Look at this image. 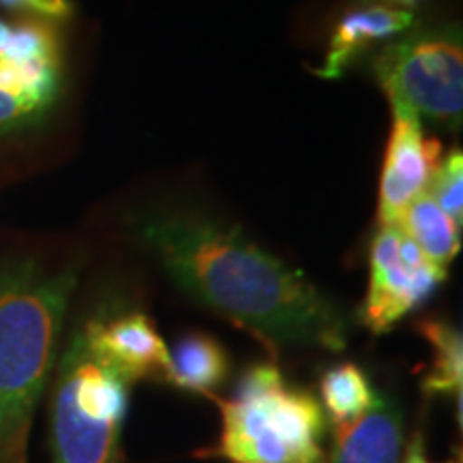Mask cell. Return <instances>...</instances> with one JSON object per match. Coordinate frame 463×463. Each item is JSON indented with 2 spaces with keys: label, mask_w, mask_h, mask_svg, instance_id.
I'll return each instance as SVG.
<instances>
[{
  "label": "cell",
  "mask_w": 463,
  "mask_h": 463,
  "mask_svg": "<svg viewBox=\"0 0 463 463\" xmlns=\"http://www.w3.org/2000/svg\"><path fill=\"white\" fill-rule=\"evenodd\" d=\"M137 236L178 288L270 344L345 350L344 311L300 270L266 253L239 228L161 215L146 219Z\"/></svg>",
  "instance_id": "1"
},
{
  "label": "cell",
  "mask_w": 463,
  "mask_h": 463,
  "mask_svg": "<svg viewBox=\"0 0 463 463\" xmlns=\"http://www.w3.org/2000/svg\"><path fill=\"white\" fill-rule=\"evenodd\" d=\"M73 270L22 264L0 275V455L17 449L54 367Z\"/></svg>",
  "instance_id": "2"
},
{
  "label": "cell",
  "mask_w": 463,
  "mask_h": 463,
  "mask_svg": "<svg viewBox=\"0 0 463 463\" xmlns=\"http://www.w3.org/2000/svg\"><path fill=\"white\" fill-rule=\"evenodd\" d=\"M217 457L230 463H326V419L309 391L289 386L273 363L247 369L234 399L222 402Z\"/></svg>",
  "instance_id": "3"
},
{
  "label": "cell",
  "mask_w": 463,
  "mask_h": 463,
  "mask_svg": "<svg viewBox=\"0 0 463 463\" xmlns=\"http://www.w3.org/2000/svg\"><path fill=\"white\" fill-rule=\"evenodd\" d=\"M129 382L75 333L61 361L52 405L54 463H120Z\"/></svg>",
  "instance_id": "4"
},
{
  "label": "cell",
  "mask_w": 463,
  "mask_h": 463,
  "mask_svg": "<svg viewBox=\"0 0 463 463\" xmlns=\"http://www.w3.org/2000/svg\"><path fill=\"white\" fill-rule=\"evenodd\" d=\"M372 71L389 97L416 118L457 131L463 116V42L457 26L410 28L372 58Z\"/></svg>",
  "instance_id": "5"
},
{
  "label": "cell",
  "mask_w": 463,
  "mask_h": 463,
  "mask_svg": "<svg viewBox=\"0 0 463 463\" xmlns=\"http://www.w3.org/2000/svg\"><path fill=\"white\" fill-rule=\"evenodd\" d=\"M444 279L447 269L433 264L397 225H380L369 253V288L358 317L373 335L389 333L431 298Z\"/></svg>",
  "instance_id": "6"
},
{
  "label": "cell",
  "mask_w": 463,
  "mask_h": 463,
  "mask_svg": "<svg viewBox=\"0 0 463 463\" xmlns=\"http://www.w3.org/2000/svg\"><path fill=\"white\" fill-rule=\"evenodd\" d=\"M442 144L425 136L420 120L403 108H392V129L380 176L378 223L397 225L412 202L430 187Z\"/></svg>",
  "instance_id": "7"
},
{
  "label": "cell",
  "mask_w": 463,
  "mask_h": 463,
  "mask_svg": "<svg viewBox=\"0 0 463 463\" xmlns=\"http://www.w3.org/2000/svg\"><path fill=\"white\" fill-rule=\"evenodd\" d=\"M82 333L92 354L129 384L137 380H167L170 347L146 314L131 311L108 322L92 320Z\"/></svg>",
  "instance_id": "8"
},
{
  "label": "cell",
  "mask_w": 463,
  "mask_h": 463,
  "mask_svg": "<svg viewBox=\"0 0 463 463\" xmlns=\"http://www.w3.org/2000/svg\"><path fill=\"white\" fill-rule=\"evenodd\" d=\"M416 15L410 9L391 5H369L345 14L335 26L328 39L324 65L316 75L324 80H337L358 58L367 54L373 45L389 43L391 39L408 33L414 26Z\"/></svg>",
  "instance_id": "9"
},
{
  "label": "cell",
  "mask_w": 463,
  "mask_h": 463,
  "mask_svg": "<svg viewBox=\"0 0 463 463\" xmlns=\"http://www.w3.org/2000/svg\"><path fill=\"white\" fill-rule=\"evenodd\" d=\"M403 450V419L397 403L375 395L372 408L356 420L335 425L326 463H399Z\"/></svg>",
  "instance_id": "10"
},
{
  "label": "cell",
  "mask_w": 463,
  "mask_h": 463,
  "mask_svg": "<svg viewBox=\"0 0 463 463\" xmlns=\"http://www.w3.org/2000/svg\"><path fill=\"white\" fill-rule=\"evenodd\" d=\"M230 373V358L215 337L204 333L183 335L170 350L167 380L176 389L211 395Z\"/></svg>",
  "instance_id": "11"
},
{
  "label": "cell",
  "mask_w": 463,
  "mask_h": 463,
  "mask_svg": "<svg viewBox=\"0 0 463 463\" xmlns=\"http://www.w3.org/2000/svg\"><path fill=\"white\" fill-rule=\"evenodd\" d=\"M397 228L439 269H449L459 256L461 225H457L427 191L405 208Z\"/></svg>",
  "instance_id": "12"
},
{
  "label": "cell",
  "mask_w": 463,
  "mask_h": 463,
  "mask_svg": "<svg viewBox=\"0 0 463 463\" xmlns=\"http://www.w3.org/2000/svg\"><path fill=\"white\" fill-rule=\"evenodd\" d=\"M419 331L433 350L431 367L422 380V391L427 395H461L463 339L459 328L444 320H422Z\"/></svg>",
  "instance_id": "13"
},
{
  "label": "cell",
  "mask_w": 463,
  "mask_h": 463,
  "mask_svg": "<svg viewBox=\"0 0 463 463\" xmlns=\"http://www.w3.org/2000/svg\"><path fill=\"white\" fill-rule=\"evenodd\" d=\"M320 397L335 425L356 420L375 402L372 382L354 363H341L328 369L320 380Z\"/></svg>",
  "instance_id": "14"
},
{
  "label": "cell",
  "mask_w": 463,
  "mask_h": 463,
  "mask_svg": "<svg viewBox=\"0 0 463 463\" xmlns=\"http://www.w3.org/2000/svg\"><path fill=\"white\" fill-rule=\"evenodd\" d=\"M61 86L58 65L20 62L0 56V90L24 99L43 112L56 99Z\"/></svg>",
  "instance_id": "15"
},
{
  "label": "cell",
  "mask_w": 463,
  "mask_h": 463,
  "mask_svg": "<svg viewBox=\"0 0 463 463\" xmlns=\"http://www.w3.org/2000/svg\"><path fill=\"white\" fill-rule=\"evenodd\" d=\"M0 56L20 62H39V65H58L61 62V45L56 31L43 22H26L11 26L7 45Z\"/></svg>",
  "instance_id": "16"
},
{
  "label": "cell",
  "mask_w": 463,
  "mask_h": 463,
  "mask_svg": "<svg viewBox=\"0 0 463 463\" xmlns=\"http://www.w3.org/2000/svg\"><path fill=\"white\" fill-rule=\"evenodd\" d=\"M427 194L457 225L463 223V155L450 150L433 172Z\"/></svg>",
  "instance_id": "17"
},
{
  "label": "cell",
  "mask_w": 463,
  "mask_h": 463,
  "mask_svg": "<svg viewBox=\"0 0 463 463\" xmlns=\"http://www.w3.org/2000/svg\"><path fill=\"white\" fill-rule=\"evenodd\" d=\"M0 7L9 11H24L45 20H65L73 14L71 0H0Z\"/></svg>",
  "instance_id": "18"
},
{
  "label": "cell",
  "mask_w": 463,
  "mask_h": 463,
  "mask_svg": "<svg viewBox=\"0 0 463 463\" xmlns=\"http://www.w3.org/2000/svg\"><path fill=\"white\" fill-rule=\"evenodd\" d=\"M42 114L37 108L24 99L9 95V92L0 90V131L14 129V127L28 123L33 116Z\"/></svg>",
  "instance_id": "19"
},
{
  "label": "cell",
  "mask_w": 463,
  "mask_h": 463,
  "mask_svg": "<svg viewBox=\"0 0 463 463\" xmlns=\"http://www.w3.org/2000/svg\"><path fill=\"white\" fill-rule=\"evenodd\" d=\"M403 463H431L430 457H427V450H425V439H422V433L416 431L412 439H410L408 444V450H405V459ZM444 463H455L453 459L444 461Z\"/></svg>",
  "instance_id": "20"
},
{
  "label": "cell",
  "mask_w": 463,
  "mask_h": 463,
  "mask_svg": "<svg viewBox=\"0 0 463 463\" xmlns=\"http://www.w3.org/2000/svg\"><path fill=\"white\" fill-rule=\"evenodd\" d=\"M9 34H11V24H7V22L0 20V52H3L5 45H7Z\"/></svg>",
  "instance_id": "21"
},
{
  "label": "cell",
  "mask_w": 463,
  "mask_h": 463,
  "mask_svg": "<svg viewBox=\"0 0 463 463\" xmlns=\"http://www.w3.org/2000/svg\"><path fill=\"white\" fill-rule=\"evenodd\" d=\"M386 3H392V5H414V3H419V0H380V5H386Z\"/></svg>",
  "instance_id": "22"
},
{
  "label": "cell",
  "mask_w": 463,
  "mask_h": 463,
  "mask_svg": "<svg viewBox=\"0 0 463 463\" xmlns=\"http://www.w3.org/2000/svg\"><path fill=\"white\" fill-rule=\"evenodd\" d=\"M14 463H24V453H22V449H17V453H15V459H14Z\"/></svg>",
  "instance_id": "23"
}]
</instances>
